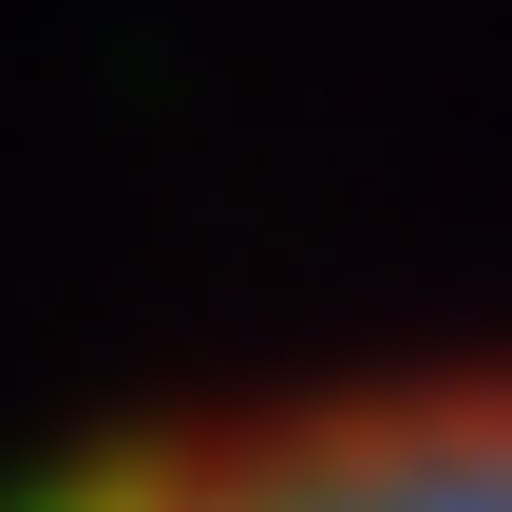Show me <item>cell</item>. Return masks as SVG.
I'll use <instances>...</instances> for the list:
<instances>
[{
	"mask_svg": "<svg viewBox=\"0 0 512 512\" xmlns=\"http://www.w3.org/2000/svg\"><path fill=\"white\" fill-rule=\"evenodd\" d=\"M38 512H512V361L228 399V418H171V437L95 456Z\"/></svg>",
	"mask_w": 512,
	"mask_h": 512,
	"instance_id": "6da1fadb",
	"label": "cell"
}]
</instances>
